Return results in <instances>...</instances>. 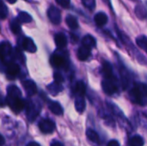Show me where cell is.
Wrapping results in <instances>:
<instances>
[{
    "instance_id": "obj_1",
    "label": "cell",
    "mask_w": 147,
    "mask_h": 146,
    "mask_svg": "<svg viewBox=\"0 0 147 146\" xmlns=\"http://www.w3.org/2000/svg\"><path fill=\"white\" fill-rule=\"evenodd\" d=\"M131 101L139 105L145 106L147 104V84L139 83L135 85L129 92Z\"/></svg>"
},
{
    "instance_id": "obj_2",
    "label": "cell",
    "mask_w": 147,
    "mask_h": 146,
    "mask_svg": "<svg viewBox=\"0 0 147 146\" xmlns=\"http://www.w3.org/2000/svg\"><path fill=\"white\" fill-rule=\"evenodd\" d=\"M47 15L52 23L59 25L61 22V13L57 7L50 6V8L47 10Z\"/></svg>"
},
{
    "instance_id": "obj_3",
    "label": "cell",
    "mask_w": 147,
    "mask_h": 146,
    "mask_svg": "<svg viewBox=\"0 0 147 146\" xmlns=\"http://www.w3.org/2000/svg\"><path fill=\"white\" fill-rule=\"evenodd\" d=\"M7 103L10 107V108L16 113L21 112L26 106L25 102L22 98H17V99L7 98Z\"/></svg>"
},
{
    "instance_id": "obj_4",
    "label": "cell",
    "mask_w": 147,
    "mask_h": 146,
    "mask_svg": "<svg viewBox=\"0 0 147 146\" xmlns=\"http://www.w3.org/2000/svg\"><path fill=\"white\" fill-rule=\"evenodd\" d=\"M39 128L43 133L49 134L54 131L55 124L53 120H51L49 119H43L39 123Z\"/></svg>"
},
{
    "instance_id": "obj_5",
    "label": "cell",
    "mask_w": 147,
    "mask_h": 146,
    "mask_svg": "<svg viewBox=\"0 0 147 146\" xmlns=\"http://www.w3.org/2000/svg\"><path fill=\"white\" fill-rule=\"evenodd\" d=\"M12 53V46L11 45L7 42L3 41L0 43V59L3 62H7V59Z\"/></svg>"
},
{
    "instance_id": "obj_6",
    "label": "cell",
    "mask_w": 147,
    "mask_h": 146,
    "mask_svg": "<svg viewBox=\"0 0 147 146\" xmlns=\"http://www.w3.org/2000/svg\"><path fill=\"white\" fill-rule=\"evenodd\" d=\"M102 88L104 93L109 96H112L117 91V86L113 79H104L102 82Z\"/></svg>"
},
{
    "instance_id": "obj_7",
    "label": "cell",
    "mask_w": 147,
    "mask_h": 146,
    "mask_svg": "<svg viewBox=\"0 0 147 146\" xmlns=\"http://www.w3.org/2000/svg\"><path fill=\"white\" fill-rule=\"evenodd\" d=\"M5 70H6L5 72H6L7 77L9 79H15L16 77L20 72L19 65L16 63H13V62L7 63L5 65Z\"/></svg>"
},
{
    "instance_id": "obj_8",
    "label": "cell",
    "mask_w": 147,
    "mask_h": 146,
    "mask_svg": "<svg viewBox=\"0 0 147 146\" xmlns=\"http://www.w3.org/2000/svg\"><path fill=\"white\" fill-rule=\"evenodd\" d=\"M50 63L55 68H65L67 66L66 59L60 54H57V53H54L51 56Z\"/></svg>"
},
{
    "instance_id": "obj_9",
    "label": "cell",
    "mask_w": 147,
    "mask_h": 146,
    "mask_svg": "<svg viewBox=\"0 0 147 146\" xmlns=\"http://www.w3.org/2000/svg\"><path fill=\"white\" fill-rule=\"evenodd\" d=\"M26 107V114L29 121H34L36 117L39 115L40 110L35 107V105L32 102H28Z\"/></svg>"
},
{
    "instance_id": "obj_10",
    "label": "cell",
    "mask_w": 147,
    "mask_h": 146,
    "mask_svg": "<svg viewBox=\"0 0 147 146\" xmlns=\"http://www.w3.org/2000/svg\"><path fill=\"white\" fill-rule=\"evenodd\" d=\"M22 86L28 96H32L36 94L37 92V87L34 81L32 80H25L22 82Z\"/></svg>"
},
{
    "instance_id": "obj_11",
    "label": "cell",
    "mask_w": 147,
    "mask_h": 146,
    "mask_svg": "<svg viewBox=\"0 0 147 146\" xmlns=\"http://www.w3.org/2000/svg\"><path fill=\"white\" fill-rule=\"evenodd\" d=\"M102 72L103 76L105 77V79H113V80L115 79V77H114L112 65L107 61L102 64Z\"/></svg>"
},
{
    "instance_id": "obj_12",
    "label": "cell",
    "mask_w": 147,
    "mask_h": 146,
    "mask_svg": "<svg viewBox=\"0 0 147 146\" xmlns=\"http://www.w3.org/2000/svg\"><path fill=\"white\" fill-rule=\"evenodd\" d=\"M54 40H55V44L57 47L59 49L65 48L67 45V38L63 33L56 34L54 36Z\"/></svg>"
},
{
    "instance_id": "obj_13",
    "label": "cell",
    "mask_w": 147,
    "mask_h": 146,
    "mask_svg": "<svg viewBox=\"0 0 147 146\" xmlns=\"http://www.w3.org/2000/svg\"><path fill=\"white\" fill-rule=\"evenodd\" d=\"M7 98L10 99H17L21 98L22 96V92L21 90L15 85H9L7 89Z\"/></svg>"
},
{
    "instance_id": "obj_14",
    "label": "cell",
    "mask_w": 147,
    "mask_h": 146,
    "mask_svg": "<svg viewBox=\"0 0 147 146\" xmlns=\"http://www.w3.org/2000/svg\"><path fill=\"white\" fill-rule=\"evenodd\" d=\"M22 47L25 51H27L28 52H35L36 49H37L33 40L28 37L24 38V40L22 41Z\"/></svg>"
},
{
    "instance_id": "obj_15",
    "label": "cell",
    "mask_w": 147,
    "mask_h": 146,
    "mask_svg": "<svg viewBox=\"0 0 147 146\" xmlns=\"http://www.w3.org/2000/svg\"><path fill=\"white\" fill-rule=\"evenodd\" d=\"M90 56V48L82 45L78 50V59L81 60V61H85V60H87L89 59Z\"/></svg>"
},
{
    "instance_id": "obj_16",
    "label": "cell",
    "mask_w": 147,
    "mask_h": 146,
    "mask_svg": "<svg viewBox=\"0 0 147 146\" xmlns=\"http://www.w3.org/2000/svg\"><path fill=\"white\" fill-rule=\"evenodd\" d=\"M94 21L98 27H103L108 22V15L104 12H98L95 15Z\"/></svg>"
},
{
    "instance_id": "obj_17",
    "label": "cell",
    "mask_w": 147,
    "mask_h": 146,
    "mask_svg": "<svg viewBox=\"0 0 147 146\" xmlns=\"http://www.w3.org/2000/svg\"><path fill=\"white\" fill-rule=\"evenodd\" d=\"M48 108L51 110V112L56 115H62L63 114V108L57 102H53V101L48 102Z\"/></svg>"
},
{
    "instance_id": "obj_18",
    "label": "cell",
    "mask_w": 147,
    "mask_h": 146,
    "mask_svg": "<svg viewBox=\"0 0 147 146\" xmlns=\"http://www.w3.org/2000/svg\"><path fill=\"white\" fill-rule=\"evenodd\" d=\"M82 44H83V46H87V47H89V48L91 49L92 47H95V46H96V39H95L92 35L87 34V35H85V36L83 38V40H82Z\"/></svg>"
},
{
    "instance_id": "obj_19",
    "label": "cell",
    "mask_w": 147,
    "mask_h": 146,
    "mask_svg": "<svg viewBox=\"0 0 147 146\" xmlns=\"http://www.w3.org/2000/svg\"><path fill=\"white\" fill-rule=\"evenodd\" d=\"M86 108V103H85V100L84 98V96H78L75 100V108L76 110L82 114L84 109Z\"/></svg>"
},
{
    "instance_id": "obj_20",
    "label": "cell",
    "mask_w": 147,
    "mask_h": 146,
    "mask_svg": "<svg viewBox=\"0 0 147 146\" xmlns=\"http://www.w3.org/2000/svg\"><path fill=\"white\" fill-rule=\"evenodd\" d=\"M135 15H137V17L140 20H144L147 17V9L146 8L142 5V4H138L135 7Z\"/></svg>"
},
{
    "instance_id": "obj_21",
    "label": "cell",
    "mask_w": 147,
    "mask_h": 146,
    "mask_svg": "<svg viewBox=\"0 0 147 146\" xmlns=\"http://www.w3.org/2000/svg\"><path fill=\"white\" fill-rule=\"evenodd\" d=\"M75 94L78 95V96H84L86 92V86L83 81H78L74 88Z\"/></svg>"
},
{
    "instance_id": "obj_22",
    "label": "cell",
    "mask_w": 147,
    "mask_h": 146,
    "mask_svg": "<svg viewBox=\"0 0 147 146\" xmlns=\"http://www.w3.org/2000/svg\"><path fill=\"white\" fill-rule=\"evenodd\" d=\"M86 136H87L88 139L90 141H91L92 143H95V144H99L100 143L99 135L94 130H92V129H87V131H86Z\"/></svg>"
},
{
    "instance_id": "obj_23",
    "label": "cell",
    "mask_w": 147,
    "mask_h": 146,
    "mask_svg": "<svg viewBox=\"0 0 147 146\" xmlns=\"http://www.w3.org/2000/svg\"><path fill=\"white\" fill-rule=\"evenodd\" d=\"M65 22L71 29H77L78 28V22L74 15H68L65 18Z\"/></svg>"
},
{
    "instance_id": "obj_24",
    "label": "cell",
    "mask_w": 147,
    "mask_h": 146,
    "mask_svg": "<svg viewBox=\"0 0 147 146\" xmlns=\"http://www.w3.org/2000/svg\"><path fill=\"white\" fill-rule=\"evenodd\" d=\"M47 89L48 91L50 92V94H52L53 96H56L58 95L60 91H62L63 89V87L61 86V84L59 83H53L51 84H49L47 86Z\"/></svg>"
},
{
    "instance_id": "obj_25",
    "label": "cell",
    "mask_w": 147,
    "mask_h": 146,
    "mask_svg": "<svg viewBox=\"0 0 147 146\" xmlns=\"http://www.w3.org/2000/svg\"><path fill=\"white\" fill-rule=\"evenodd\" d=\"M16 19L18 20L19 22H22V23H28V22H32V16L25 11L19 12Z\"/></svg>"
},
{
    "instance_id": "obj_26",
    "label": "cell",
    "mask_w": 147,
    "mask_h": 146,
    "mask_svg": "<svg viewBox=\"0 0 147 146\" xmlns=\"http://www.w3.org/2000/svg\"><path fill=\"white\" fill-rule=\"evenodd\" d=\"M129 146H143L144 145V140L142 137L139 135L134 136L130 140H129Z\"/></svg>"
},
{
    "instance_id": "obj_27",
    "label": "cell",
    "mask_w": 147,
    "mask_h": 146,
    "mask_svg": "<svg viewBox=\"0 0 147 146\" xmlns=\"http://www.w3.org/2000/svg\"><path fill=\"white\" fill-rule=\"evenodd\" d=\"M136 42H137V45L141 49H143L146 52H147V38L146 36H144V35L139 36L136 39Z\"/></svg>"
},
{
    "instance_id": "obj_28",
    "label": "cell",
    "mask_w": 147,
    "mask_h": 146,
    "mask_svg": "<svg viewBox=\"0 0 147 146\" xmlns=\"http://www.w3.org/2000/svg\"><path fill=\"white\" fill-rule=\"evenodd\" d=\"M10 29L15 34H18L21 32V25L17 19H14L10 22Z\"/></svg>"
},
{
    "instance_id": "obj_29",
    "label": "cell",
    "mask_w": 147,
    "mask_h": 146,
    "mask_svg": "<svg viewBox=\"0 0 147 146\" xmlns=\"http://www.w3.org/2000/svg\"><path fill=\"white\" fill-rule=\"evenodd\" d=\"M8 15V8L5 5V3L0 0V18L5 19Z\"/></svg>"
},
{
    "instance_id": "obj_30",
    "label": "cell",
    "mask_w": 147,
    "mask_h": 146,
    "mask_svg": "<svg viewBox=\"0 0 147 146\" xmlns=\"http://www.w3.org/2000/svg\"><path fill=\"white\" fill-rule=\"evenodd\" d=\"M82 3L84 6L90 10H93L96 7V0H82Z\"/></svg>"
},
{
    "instance_id": "obj_31",
    "label": "cell",
    "mask_w": 147,
    "mask_h": 146,
    "mask_svg": "<svg viewBox=\"0 0 147 146\" xmlns=\"http://www.w3.org/2000/svg\"><path fill=\"white\" fill-rule=\"evenodd\" d=\"M57 2L58 4H59L61 7L63 8H69L70 7V3H71V0H55Z\"/></svg>"
},
{
    "instance_id": "obj_32",
    "label": "cell",
    "mask_w": 147,
    "mask_h": 146,
    "mask_svg": "<svg viewBox=\"0 0 147 146\" xmlns=\"http://www.w3.org/2000/svg\"><path fill=\"white\" fill-rule=\"evenodd\" d=\"M53 77H54V82H55V83H57L61 84V83L64 81V77H63V76H62L60 73H59V72L54 73Z\"/></svg>"
},
{
    "instance_id": "obj_33",
    "label": "cell",
    "mask_w": 147,
    "mask_h": 146,
    "mask_svg": "<svg viewBox=\"0 0 147 146\" xmlns=\"http://www.w3.org/2000/svg\"><path fill=\"white\" fill-rule=\"evenodd\" d=\"M107 146H121L119 142L116 141V140H111L108 143V145Z\"/></svg>"
},
{
    "instance_id": "obj_34",
    "label": "cell",
    "mask_w": 147,
    "mask_h": 146,
    "mask_svg": "<svg viewBox=\"0 0 147 146\" xmlns=\"http://www.w3.org/2000/svg\"><path fill=\"white\" fill-rule=\"evenodd\" d=\"M51 146H64L61 143L58 142V141H54L51 144Z\"/></svg>"
},
{
    "instance_id": "obj_35",
    "label": "cell",
    "mask_w": 147,
    "mask_h": 146,
    "mask_svg": "<svg viewBox=\"0 0 147 146\" xmlns=\"http://www.w3.org/2000/svg\"><path fill=\"white\" fill-rule=\"evenodd\" d=\"M4 143H5V140H4V139H3V137L0 134V146L3 145Z\"/></svg>"
},
{
    "instance_id": "obj_36",
    "label": "cell",
    "mask_w": 147,
    "mask_h": 146,
    "mask_svg": "<svg viewBox=\"0 0 147 146\" xmlns=\"http://www.w3.org/2000/svg\"><path fill=\"white\" fill-rule=\"evenodd\" d=\"M27 146H40L38 143H36V142H30V143H28Z\"/></svg>"
},
{
    "instance_id": "obj_37",
    "label": "cell",
    "mask_w": 147,
    "mask_h": 146,
    "mask_svg": "<svg viewBox=\"0 0 147 146\" xmlns=\"http://www.w3.org/2000/svg\"><path fill=\"white\" fill-rule=\"evenodd\" d=\"M8 3H16V0H6Z\"/></svg>"
}]
</instances>
